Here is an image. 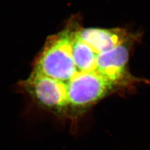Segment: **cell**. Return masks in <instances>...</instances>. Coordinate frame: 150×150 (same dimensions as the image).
Returning <instances> with one entry per match:
<instances>
[{
	"mask_svg": "<svg viewBox=\"0 0 150 150\" xmlns=\"http://www.w3.org/2000/svg\"><path fill=\"white\" fill-rule=\"evenodd\" d=\"M137 36L109 51L98 54L95 71L120 87L139 81V79L133 76L127 69L131 46L137 40Z\"/></svg>",
	"mask_w": 150,
	"mask_h": 150,
	"instance_id": "277c9868",
	"label": "cell"
},
{
	"mask_svg": "<svg viewBox=\"0 0 150 150\" xmlns=\"http://www.w3.org/2000/svg\"><path fill=\"white\" fill-rule=\"evenodd\" d=\"M78 24L69 22L62 31L47 38L35 60L34 71L64 83L78 73L72 53L73 34Z\"/></svg>",
	"mask_w": 150,
	"mask_h": 150,
	"instance_id": "6da1fadb",
	"label": "cell"
},
{
	"mask_svg": "<svg viewBox=\"0 0 150 150\" xmlns=\"http://www.w3.org/2000/svg\"><path fill=\"white\" fill-rule=\"evenodd\" d=\"M67 84L68 106L76 109L90 107L121 88L95 71L78 72Z\"/></svg>",
	"mask_w": 150,
	"mask_h": 150,
	"instance_id": "7a4b0ae2",
	"label": "cell"
},
{
	"mask_svg": "<svg viewBox=\"0 0 150 150\" xmlns=\"http://www.w3.org/2000/svg\"><path fill=\"white\" fill-rule=\"evenodd\" d=\"M22 86L40 105L47 109L60 112L68 107L67 83L33 70Z\"/></svg>",
	"mask_w": 150,
	"mask_h": 150,
	"instance_id": "3957f363",
	"label": "cell"
},
{
	"mask_svg": "<svg viewBox=\"0 0 150 150\" xmlns=\"http://www.w3.org/2000/svg\"><path fill=\"white\" fill-rule=\"evenodd\" d=\"M79 24L75 28L72 43V53L74 62L78 72L95 71L98 54L78 36Z\"/></svg>",
	"mask_w": 150,
	"mask_h": 150,
	"instance_id": "8992f818",
	"label": "cell"
},
{
	"mask_svg": "<svg viewBox=\"0 0 150 150\" xmlns=\"http://www.w3.org/2000/svg\"><path fill=\"white\" fill-rule=\"evenodd\" d=\"M77 34L79 38L90 46L98 54L114 48L137 36L131 34L123 28L83 29L80 26L78 28Z\"/></svg>",
	"mask_w": 150,
	"mask_h": 150,
	"instance_id": "5b68a950",
	"label": "cell"
}]
</instances>
